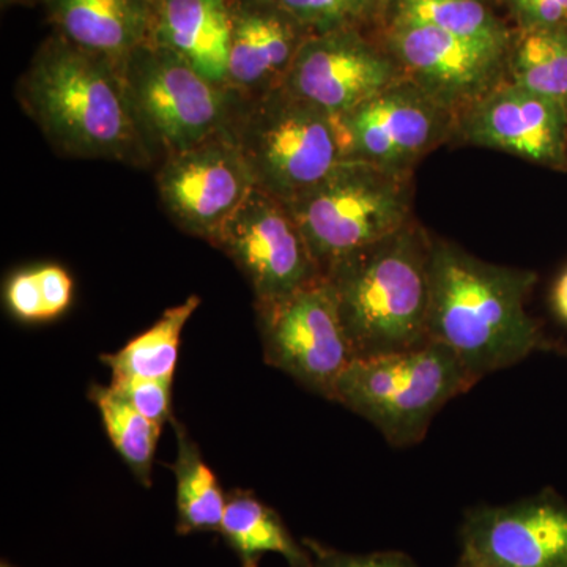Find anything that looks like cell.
<instances>
[{"label": "cell", "instance_id": "15", "mask_svg": "<svg viewBox=\"0 0 567 567\" xmlns=\"http://www.w3.org/2000/svg\"><path fill=\"white\" fill-rule=\"evenodd\" d=\"M454 136L567 171V115L507 78L457 115Z\"/></svg>", "mask_w": 567, "mask_h": 567}, {"label": "cell", "instance_id": "18", "mask_svg": "<svg viewBox=\"0 0 567 567\" xmlns=\"http://www.w3.org/2000/svg\"><path fill=\"white\" fill-rule=\"evenodd\" d=\"M55 21L70 41L121 66L152 41L155 13L145 0H55Z\"/></svg>", "mask_w": 567, "mask_h": 567}, {"label": "cell", "instance_id": "29", "mask_svg": "<svg viewBox=\"0 0 567 567\" xmlns=\"http://www.w3.org/2000/svg\"><path fill=\"white\" fill-rule=\"evenodd\" d=\"M522 29L566 24L567 0H509Z\"/></svg>", "mask_w": 567, "mask_h": 567}, {"label": "cell", "instance_id": "7", "mask_svg": "<svg viewBox=\"0 0 567 567\" xmlns=\"http://www.w3.org/2000/svg\"><path fill=\"white\" fill-rule=\"evenodd\" d=\"M122 73L145 141L166 158L230 132L245 99L152 41L126 59Z\"/></svg>", "mask_w": 567, "mask_h": 567}, {"label": "cell", "instance_id": "23", "mask_svg": "<svg viewBox=\"0 0 567 567\" xmlns=\"http://www.w3.org/2000/svg\"><path fill=\"white\" fill-rule=\"evenodd\" d=\"M89 398L102 415L112 445L142 486L151 487L153 458L163 425L141 415L111 386L92 385Z\"/></svg>", "mask_w": 567, "mask_h": 567}, {"label": "cell", "instance_id": "26", "mask_svg": "<svg viewBox=\"0 0 567 567\" xmlns=\"http://www.w3.org/2000/svg\"><path fill=\"white\" fill-rule=\"evenodd\" d=\"M286 13L305 28L319 33L349 28L350 22L369 10L365 0H275Z\"/></svg>", "mask_w": 567, "mask_h": 567}, {"label": "cell", "instance_id": "14", "mask_svg": "<svg viewBox=\"0 0 567 567\" xmlns=\"http://www.w3.org/2000/svg\"><path fill=\"white\" fill-rule=\"evenodd\" d=\"M402 78L393 55L349 29H339L317 33L301 44L282 87L319 110L344 117Z\"/></svg>", "mask_w": 567, "mask_h": 567}, {"label": "cell", "instance_id": "16", "mask_svg": "<svg viewBox=\"0 0 567 567\" xmlns=\"http://www.w3.org/2000/svg\"><path fill=\"white\" fill-rule=\"evenodd\" d=\"M305 28L275 2V7H233L227 85L245 99L282 87L295 55L308 39Z\"/></svg>", "mask_w": 567, "mask_h": 567}, {"label": "cell", "instance_id": "27", "mask_svg": "<svg viewBox=\"0 0 567 567\" xmlns=\"http://www.w3.org/2000/svg\"><path fill=\"white\" fill-rule=\"evenodd\" d=\"M173 382L174 380L122 377V379H112L110 386L132 404L141 415L163 425L174 420Z\"/></svg>", "mask_w": 567, "mask_h": 567}, {"label": "cell", "instance_id": "11", "mask_svg": "<svg viewBox=\"0 0 567 567\" xmlns=\"http://www.w3.org/2000/svg\"><path fill=\"white\" fill-rule=\"evenodd\" d=\"M456 567H567V502L551 488L462 520Z\"/></svg>", "mask_w": 567, "mask_h": 567}, {"label": "cell", "instance_id": "24", "mask_svg": "<svg viewBox=\"0 0 567 567\" xmlns=\"http://www.w3.org/2000/svg\"><path fill=\"white\" fill-rule=\"evenodd\" d=\"M429 25L461 39L509 50V37L480 0H398L393 25Z\"/></svg>", "mask_w": 567, "mask_h": 567}, {"label": "cell", "instance_id": "4", "mask_svg": "<svg viewBox=\"0 0 567 567\" xmlns=\"http://www.w3.org/2000/svg\"><path fill=\"white\" fill-rule=\"evenodd\" d=\"M260 189L292 204L350 159L344 117L284 87L244 99L233 130Z\"/></svg>", "mask_w": 567, "mask_h": 567}, {"label": "cell", "instance_id": "17", "mask_svg": "<svg viewBox=\"0 0 567 567\" xmlns=\"http://www.w3.org/2000/svg\"><path fill=\"white\" fill-rule=\"evenodd\" d=\"M230 35L229 0H162L156 7L152 43L175 52L218 85H227Z\"/></svg>", "mask_w": 567, "mask_h": 567}, {"label": "cell", "instance_id": "13", "mask_svg": "<svg viewBox=\"0 0 567 567\" xmlns=\"http://www.w3.org/2000/svg\"><path fill=\"white\" fill-rule=\"evenodd\" d=\"M388 43L404 78L456 117L506 80V48L413 24L391 25Z\"/></svg>", "mask_w": 567, "mask_h": 567}, {"label": "cell", "instance_id": "3", "mask_svg": "<svg viewBox=\"0 0 567 567\" xmlns=\"http://www.w3.org/2000/svg\"><path fill=\"white\" fill-rule=\"evenodd\" d=\"M324 278L333 287L354 358L429 341L431 235L415 221L336 265Z\"/></svg>", "mask_w": 567, "mask_h": 567}, {"label": "cell", "instance_id": "31", "mask_svg": "<svg viewBox=\"0 0 567 567\" xmlns=\"http://www.w3.org/2000/svg\"><path fill=\"white\" fill-rule=\"evenodd\" d=\"M368 2L369 9L374 6H379V3H386V2H398V0H365Z\"/></svg>", "mask_w": 567, "mask_h": 567}, {"label": "cell", "instance_id": "32", "mask_svg": "<svg viewBox=\"0 0 567 567\" xmlns=\"http://www.w3.org/2000/svg\"><path fill=\"white\" fill-rule=\"evenodd\" d=\"M0 567H17V566L11 565V563H9V561H2V565H0Z\"/></svg>", "mask_w": 567, "mask_h": 567}, {"label": "cell", "instance_id": "6", "mask_svg": "<svg viewBox=\"0 0 567 567\" xmlns=\"http://www.w3.org/2000/svg\"><path fill=\"white\" fill-rule=\"evenodd\" d=\"M410 178L347 159L289 204L323 276L413 221Z\"/></svg>", "mask_w": 567, "mask_h": 567}, {"label": "cell", "instance_id": "10", "mask_svg": "<svg viewBox=\"0 0 567 567\" xmlns=\"http://www.w3.org/2000/svg\"><path fill=\"white\" fill-rule=\"evenodd\" d=\"M156 185L169 218L208 244L257 186L233 132L167 156Z\"/></svg>", "mask_w": 567, "mask_h": 567}, {"label": "cell", "instance_id": "8", "mask_svg": "<svg viewBox=\"0 0 567 567\" xmlns=\"http://www.w3.org/2000/svg\"><path fill=\"white\" fill-rule=\"evenodd\" d=\"M256 312L265 361L331 401L354 354L330 281L322 276L281 300L256 303Z\"/></svg>", "mask_w": 567, "mask_h": 567}, {"label": "cell", "instance_id": "9", "mask_svg": "<svg viewBox=\"0 0 567 567\" xmlns=\"http://www.w3.org/2000/svg\"><path fill=\"white\" fill-rule=\"evenodd\" d=\"M210 244L237 265L256 303L281 300L323 276L289 204L259 186Z\"/></svg>", "mask_w": 567, "mask_h": 567}, {"label": "cell", "instance_id": "21", "mask_svg": "<svg viewBox=\"0 0 567 567\" xmlns=\"http://www.w3.org/2000/svg\"><path fill=\"white\" fill-rule=\"evenodd\" d=\"M197 295L164 311L158 322L115 353H103V364L111 369L112 379L142 377V379L174 380L178 349L186 323L199 308Z\"/></svg>", "mask_w": 567, "mask_h": 567}, {"label": "cell", "instance_id": "2", "mask_svg": "<svg viewBox=\"0 0 567 567\" xmlns=\"http://www.w3.org/2000/svg\"><path fill=\"white\" fill-rule=\"evenodd\" d=\"M18 102L61 155L147 166L152 148L134 117L122 69L59 40L18 84Z\"/></svg>", "mask_w": 567, "mask_h": 567}, {"label": "cell", "instance_id": "20", "mask_svg": "<svg viewBox=\"0 0 567 567\" xmlns=\"http://www.w3.org/2000/svg\"><path fill=\"white\" fill-rule=\"evenodd\" d=\"M507 80L557 104L567 115V22L522 29L507 52Z\"/></svg>", "mask_w": 567, "mask_h": 567}, {"label": "cell", "instance_id": "30", "mask_svg": "<svg viewBox=\"0 0 567 567\" xmlns=\"http://www.w3.org/2000/svg\"><path fill=\"white\" fill-rule=\"evenodd\" d=\"M551 306L558 319L567 324V268L559 275L551 290Z\"/></svg>", "mask_w": 567, "mask_h": 567}, {"label": "cell", "instance_id": "19", "mask_svg": "<svg viewBox=\"0 0 567 567\" xmlns=\"http://www.w3.org/2000/svg\"><path fill=\"white\" fill-rule=\"evenodd\" d=\"M219 535L240 559L241 567H259L267 554L281 555L289 567H312L305 544L297 543L281 516L251 491L227 495Z\"/></svg>", "mask_w": 567, "mask_h": 567}, {"label": "cell", "instance_id": "1", "mask_svg": "<svg viewBox=\"0 0 567 567\" xmlns=\"http://www.w3.org/2000/svg\"><path fill=\"white\" fill-rule=\"evenodd\" d=\"M535 271L484 262L431 237L429 341L447 347L476 382L559 347L527 311Z\"/></svg>", "mask_w": 567, "mask_h": 567}, {"label": "cell", "instance_id": "12", "mask_svg": "<svg viewBox=\"0 0 567 567\" xmlns=\"http://www.w3.org/2000/svg\"><path fill=\"white\" fill-rule=\"evenodd\" d=\"M344 122L352 144L350 159L412 173L413 164L454 136L457 117L402 78L344 115Z\"/></svg>", "mask_w": 567, "mask_h": 567}, {"label": "cell", "instance_id": "5", "mask_svg": "<svg viewBox=\"0 0 567 567\" xmlns=\"http://www.w3.org/2000/svg\"><path fill=\"white\" fill-rule=\"evenodd\" d=\"M456 354L439 342L380 357L354 358L331 401L375 425L393 446L416 445L443 405L475 385Z\"/></svg>", "mask_w": 567, "mask_h": 567}, {"label": "cell", "instance_id": "22", "mask_svg": "<svg viewBox=\"0 0 567 567\" xmlns=\"http://www.w3.org/2000/svg\"><path fill=\"white\" fill-rule=\"evenodd\" d=\"M173 424L178 440L177 458L171 465L177 480V533H219L227 495L185 427L175 420Z\"/></svg>", "mask_w": 567, "mask_h": 567}, {"label": "cell", "instance_id": "25", "mask_svg": "<svg viewBox=\"0 0 567 567\" xmlns=\"http://www.w3.org/2000/svg\"><path fill=\"white\" fill-rule=\"evenodd\" d=\"M74 284L69 271L58 264L22 268L10 276L3 300L14 319L21 322H48L69 311Z\"/></svg>", "mask_w": 567, "mask_h": 567}, {"label": "cell", "instance_id": "28", "mask_svg": "<svg viewBox=\"0 0 567 567\" xmlns=\"http://www.w3.org/2000/svg\"><path fill=\"white\" fill-rule=\"evenodd\" d=\"M303 544L312 557V567H420L402 551H375V554H347L315 539Z\"/></svg>", "mask_w": 567, "mask_h": 567}]
</instances>
